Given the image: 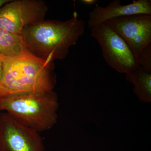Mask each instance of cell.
Listing matches in <instances>:
<instances>
[{
    "label": "cell",
    "instance_id": "7a4b0ae2",
    "mask_svg": "<svg viewBox=\"0 0 151 151\" xmlns=\"http://www.w3.org/2000/svg\"><path fill=\"white\" fill-rule=\"evenodd\" d=\"M85 22L78 19L76 12L65 21L44 20L26 27L22 34L29 51L40 58L50 60L65 58L71 47L84 34Z\"/></svg>",
    "mask_w": 151,
    "mask_h": 151
},
{
    "label": "cell",
    "instance_id": "ba28073f",
    "mask_svg": "<svg viewBox=\"0 0 151 151\" xmlns=\"http://www.w3.org/2000/svg\"><path fill=\"white\" fill-rule=\"evenodd\" d=\"M139 14L151 15L150 0H138L127 5L114 0L106 7L97 6L89 13L87 24L91 29L111 19Z\"/></svg>",
    "mask_w": 151,
    "mask_h": 151
},
{
    "label": "cell",
    "instance_id": "5bb4252c",
    "mask_svg": "<svg viewBox=\"0 0 151 151\" xmlns=\"http://www.w3.org/2000/svg\"><path fill=\"white\" fill-rule=\"evenodd\" d=\"M12 0H0V9L7 3L11 1Z\"/></svg>",
    "mask_w": 151,
    "mask_h": 151
},
{
    "label": "cell",
    "instance_id": "3957f363",
    "mask_svg": "<svg viewBox=\"0 0 151 151\" xmlns=\"http://www.w3.org/2000/svg\"><path fill=\"white\" fill-rule=\"evenodd\" d=\"M59 107L56 93L30 92L0 98V111H5L25 126L38 132L56 124Z\"/></svg>",
    "mask_w": 151,
    "mask_h": 151
},
{
    "label": "cell",
    "instance_id": "7c38bea8",
    "mask_svg": "<svg viewBox=\"0 0 151 151\" xmlns=\"http://www.w3.org/2000/svg\"><path fill=\"white\" fill-rule=\"evenodd\" d=\"M80 2L83 5L87 6H92L96 4L97 2V0H81Z\"/></svg>",
    "mask_w": 151,
    "mask_h": 151
},
{
    "label": "cell",
    "instance_id": "8fae6325",
    "mask_svg": "<svg viewBox=\"0 0 151 151\" xmlns=\"http://www.w3.org/2000/svg\"><path fill=\"white\" fill-rule=\"evenodd\" d=\"M137 60L140 66L151 73V43L143 49L137 57Z\"/></svg>",
    "mask_w": 151,
    "mask_h": 151
},
{
    "label": "cell",
    "instance_id": "8992f818",
    "mask_svg": "<svg viewBox=\"0 0 151 151\" xmlns=\"http://www.w3.org/2000/svg\"><path fill=\"white\" fill-rule=\"evenodd\" d=\"M0 151H45V147L39 132L2 112L0 113Z\"/></svg>",
    "mask_w": 151,
    "mask_h": 151
},
{
    "label": "cell",
    "instance_id": "9c48e42d",
    "mask_svg": "<svg viewBox=\"0 0 151 151\" xmlns=\"http://www.w3.org/2000/svg\"><path fill=\"white\" fill-rule=\"evenodd\" d=\"M127 81L134 84L133 91L139 100L145 103L151 102V73L139 66L126 74Z\"/></svg>",
    "mask_w": 151,
    "mask_h": 151
},
{
    "label": "cell",
    "instance_id": "4fadbf2b",
    "mask_svg": "<svg viewBox=\"0 0 151 151\" xmlns=\"http://www.w3.org/2000/svg\"><path fill=\"white\" fill-rule=\"evenodd\" d=\"M3 76V64L1 61L0 60V83L1 81Z\"/></svg>",
    "mask_w": 151,
    "mask_h": 151
},
{
    "label": "cell",
    "instance_id": "30bf717a",
    "mask_svg": "<svg viewBox=\"0 0 151 151\" xmlns=\"http://www.w3.org/2000/svg\"><path fill=\"white\" fill-rule=\"evenodd\" d=\"M27 50L22 35L12 33L0 27V54L14 57Z\"/></svg>",
    "mask_w": 151,
    "mask_h": 151
},
{
    "label": "cell",
    "instance_id": "52a82bcc",
    "mask_svg": "<svg viewBox=\"0 0 151 151\" xmlns=\"http://www.w3.org/2000/svg\"><path fill=\"white\" fill-rule=\"evenodd\" d=\"M104 24L126 41L137 58L151 43V15L139 14L108 20Z\"/></svg>",
    "mask_w": 151,
    "mask_h": 151
},
{
    "label": "cell",
    "instance_id": "6da1fadb",
    "mask_svg": "<svg viewBox=\"0 0 151 151\" xmlns=\"http://www.w3.org/2000/svg\"><path fill=\"white\" fill-rule=\"evenodd\" d=\"M3 76L0 98L30 92L53 91L56 74L53 61L40 58L28 50L17 56L0 54Z\"/></svg>",
    "mask_w": 151,
    "mask_h": 151
},
{
    "label": "cell",
    "instance_id": "277c9868",
    "mask_svg": "<svg viewBox=\"0 0 151 151\" xmlns=\"http://www.w3.org/2000/svg\"><path fill=\"white\" fill-rule=\"evenodd\" d=\"M91 35L97 41L103 56L109 66L120 73H127L139 66L137 58L120 35L103 24L91 29Z\"/></svg>",
    "mask_w": 151,
    "mask_h": 151
},
{
    "label": "cell",
    "instance_id": "5b68a950",
    "mask_svg": "<svg viewBox=\"0 0 151 151\" xmlns=\"http://www.w3.org/2000/svg\"><path fill=\"white\" fill-rule=\"evenodd\" d=\"M48 10L41 0L12 1L0 9V27L22 35L26 27L45 20Z\"/></svg>",
    "mask_w": 151,
    "mask_h": 151
}]
</instances>
